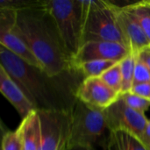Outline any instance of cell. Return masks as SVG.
<instances>
[{
	"instance_id": "cell-1",
	"label": "cell",
	"mask_w": 150,
	"mask_h": 150,
	"mask_svg": "<svg viewBox=\"0 0 150 150\" xmlns=\"http://www.w3.org/2000/svg\"><path fill=\"white\" fill-rule=\"evenodd\" d=\"M0 66L18 85L37 111L70 112L83 75L75 69L51 76L0 45Z\"/></svg>"
},
{
	"instance_id": "cell-2",
	"label": "cell",
	"mask_w": 150,
	"mask_h": 150,
	"mask_svg": "<svg viewBox=\"0 0 150 150\" xmlns=\"http://www.w3.org/2000/svg\"><path fill=\"white\" fill-rule=\"evenodd\" d=\"M15 30L39 60L43 69L57 76L72 69L71 57L67 53L55 22L43 5L17 11Z\"/></svg>"
},
{
	"instance_id": "cell-3",
	"label": "cell",
	"mask_w": 150,
	"mask_h": 150,
	"mask_svg": "<svg viewBox=\"0 0 150 150\" xmlns=\"http://www.w3.org/2000/svg\"><path fill=\"white\" fill-rule=\"evenodd\" d=\"M81 3L82 45L89 41H110L120 43L129 48L118 19L120 6L105 0H81Z\"/></svg>"
},
{
	"instance_id": "cell-4",
	"label": "cell",
	"mask_w": 150,
	"mask_h": 150,
	"mask_svg": "<svg viewBox=\"0 0 150 150\" xmlns=\"http://www.w3.org/2000/svg\"><path fill=\"white\" fill-rule=\"evenodd\" d=\"M110 130L104 111L76 99L70 111L68 147L107 150Z\"/></svg>"
},
{
	"instance_id": "cell-5",
	"label": "cell",
	"mask_w": 150,
	"mask_h": 150,
	"mask_svg": "<svg viewBox=\"0 0 150 150\" xmlns=\"http://www.w3.org/2000/svg\"><path fill=\"white\" fill-rule=\"evenodd\" d=\"M43 5L54 18L64 47L72 61L82 46L81 0H43Z\"/></svg>"
},
{
	"instance_id": "cell-6",
	"label": "cell",
	"mask_w": 150,
	"mask_h": 150,
	"mask_svg": "<svg viewBox=\"0 0 150 150\" xmlns=\"http://www.w3.org/2000/svg\"><path fill=\"white\" fill-rule=\"evenodd\" d=\"M41 124L40 150H65L69 134L70 112L38 111Z\"/></svg>"
},
{
	"instance_id": "cell-7",
	"label": "cell",
	"mask_w": 150,
	"mask_h": 150,
	"mask_svg": "<svg viewBox=\"0 0 150 150\" xmlns=\"http://www.w3.org/2000/svg\"><path fill=\"white\" fill-rule=\"evenodd\" d=\"M104 112L110 131L123 130L142 141L145 128L149 121L145 113L131 108L120 97Z\"/></svg>"
},
{
	"instance_id": "cell-8",
	"label": "cell",
	"mask_w": 150,
	"mask_h": 150,
	"mask_svg": "<svg viewBox=\"0 0 150 150\" xmlns=\"http://www.w3.org/2000/svg\"><path fill=\"white\" fill-rule=\"evenodd\" d=\"M17 11L0 8V45L32 66L42 69L39 60L15 30Z\"/></svg>"
},
{
	"instance_id": "cell-9",
	"label": "cell",
	"mask_w": 150,
	"mask_h": 150,
	"mask_svg": "<svg viewBox=\"0 0 150 150\" xmlns=\"http://www.w3.org/2000/svg\"><path fill=\"white\" fill-rule=\"evenodd\" d=\"M131 53L126 46L110 41H89L83 44L71 61L72 68L80 63L96 60L121 62Z\"/></svg>"
},
{
	"instance_id": "cell-10",
	"label": "cell",
	"mask_w": 150,
	"mask_h": 150,
	"mask_svg": "<svg viewBox=\"0 0 150 150\" xmlns=\"http://www.w3.org/2000/svg\"><path fill=\"white\" fill-rule=\"evenodd\" d=\"M120 97V94L107 86L100 77L84 78L76 91L77 99L101 111L110 107Z\"/></svg>"
},
{
	"instance_id": "cell-11",
	"label": "cell",
	"mask_w": 150,
	"mask_h": 150,
	"mask_svg": "<svg viewBox=\"0 0 150 150\" xmlns=\"http://www.w3.org/2000/svg\"><path fill=\"white\" fill-rule=\"evenodd\" d=\"M118 19L131 52L138 54L143 48L149 47V40L132 13L124 7H120L118 12Z\"/></svg>"
},
{
	"instance_id": "cell-12",
	"label": "cell",
	"mask_w": 150,
	"mask_h": 150,
	"mask_svg": "<svg viewBox=\"0 0 150 150\" xmlns=\"http://www.w3.org/2000/svg\"><path fill=\"white\" fill-rule=\"evenodd\" d=\"M0 91L15 108L21 120L27 117L35 107L26 98L10 75L0 66Z\"/></svg>"
},
{
	"instance_id": "cell-13",
	"label": "cell",
	"mask_w": 150,
	"mask_h": 150,
	"mask_svg": "<svg viewBox=\"0 0 150 150\" xmlns=\"http://www.w3.org/2000/svg\"><path fill=\"white\" fill-rule=\"evenodd\" d=\"M19 133L23 150H40L41 143V124L37 110L23 119L17 128Z\"/></svg>"
},
{
	"instance_id": "cell-14",
	"label": "cell",
	"mask_w": 150,
	"mask_h": 150,
	"mask_svg": "<svg viewBox=\"0 0 150 150\" xmlns=\"http://www.w3.org/2000/svg\"><path fill=\"white\" fill-rule=\"evenodd\" d=\"M107 150H148L142 142L134 135L123 131H110Z\"/></svg>"
},
{
	"instance_id": "cell-15",
	"label": "cell",
	"mask_w": 150,
	"mask_h": 150,
	"mask_svg": "<svg viewBox=\"0 0 150 150\" xmlns=\"http://www.w3.org/2000/svg\"><path fill=\"white\" fill-rule=\"evenodd\" d=\"M123 7L135 17L150 41V0L133 3Z\"/></svg>"
},
{
	"instance_id": "cell-16",
	"label": "cell",
	"mask_w": 150,
	"mask_h": 150,
	"mask_svg": "<svg viewBox=\"0 0 150 150\" xmlns=\"http://www.w3.org/2000/svg\"><path fill=\"white\" fill-rule=\"evenodd\" d=\"M116 62L107 60H96L80 63L73 67L76 70L80 72L84 78L88 77H100L107 69L116 64Z\"/></svg>"
},
{
	"instance_id": "cell-17",
	"label": "cell",
	"mask_w": 150,
	"mask_h": 150,
	"mask_svg": "<svg viewBox=\"0 0 150 150\" xmlns=\"http://www.w3.org/2000/svg\"><path fill=\"white\" fill-rule=\"evenodd\" d=\"M137 61V54L131 52L120 62L121 75H122V91L121 95L130 92L133 87L134 69Z\"/></svg>"
},
{
	"instance_id": "cell-18",
	"label": "cell",
	"mask_w": 150,
	"mask_h": 150,
	"mask_svg": "<svg viewBox=\"0 0 150 150\" xmlns=\"http://www.w3.org/2000/svg\"><path fill=\"white\" fill-rule=\"evenodd\" d=\"M100 78L102 81L109 86L115 92L121 95L122 91V75H121V68L120 62H117L109 69H107Z\"/></svg>"
},
{
	"instance_id": "cell-19",
	"label": "cell",
	"mask_w": 150,
	"mask_h": 150,
	"mask_svg": "<svg viewBox=\"0 0 150 150\" xmlns=\"http://www.w3.org/2000/svg\"><path fill=\"white\" fill-rule=\"evenodd\" d=\"M120 98L126 102L127 105L134 109L137 112L145 113L147 110L150 108V100L143 98L140 96H137L132 92H127L120 95Z\"/></svg>"
},
{
	"instance_id": "cell-20",
	"label": "cell",
	"mask_w": 150,
	"mask_h": 150,
	"mask_svg": "<svg viewBox=\"0 0 150 150\" xmlns=\"http://www.w3.org/2000/svg\"><path fill=\"white\" fill-rule=\"evenodd\" d=\"M2 150H23L22 141L18 130L6 131L4 134Z\"/></svg>"
},
{
	"instance_id": "cell-21",
	"label": "cell",
	"mask_w": 150,
	"mask_h": 150,
	"mask_svg": "<svg viewBox=\"0 0 150 150\" xmlns=\"http://www.w3.org/2000/svg\"><path fill=\"white\" fill-rule=\"evenodd\" d=\"M41 0H1L0 8H9L15 11L32 8L40 4Z\"/></svg>"
},
{
	"instance_id": "cell-22",
	"label": "cell",
	"mask_w": 150,
	"mask_h": 150,
	"mask_svg": "<svg viewBox=\"0 0 150 150\" xmlns=\"http://www.w3.org/2000/svg\"><path fill=\"white\" fill-rule=\"evenodd\" d=\"M144 83H150V71L148 67L137 57L134 69L133 86Z\"/></svg>"
},
{
	"instance_id": "cell-23",
	"label": "cell",
	"mask_w": 150,
	"mask_h": 150,
	"mask_svg": "<svg viewBox=\"0 0 150 150\" xmlns=\"http://www.w3.org/2000/svg\"><path fill=\"white\" fill-rule=\"evenodd\" d=\"M130 92L150 100V83H144L134 85Z\"/></svg>"
},
{
	"instance_id": "cell-24",
	"label": "cell",
	"mask_w": 150,
	"mask_h": 150,
	"mask_svg": "<svg viewBox=\"0 0 150 150\" xmlns=\"http://www.w3.org/2000/svg\"><path fill=\"white\" fill-rule=\"evenodd\" d=\"M137 57L148 67L150 71V46L141 50L137 54Z\"/></svg>"
},
{
	"instance_id": "cell-25",
	"label": "cell",
	"mask_w": 150,
	"mask_h": 150,
	"mask_svg": "<svg viewBox=\"0 0 150 150\" xmlns=\"http://www.w3.org/2000/svg\"><path fill=\"white\" fill-rule=\"evenodd\" d=\"M142 142L143 145L146 147V149L148 150H150V120L145 128L143 136L142 138Z\"/></svg>"
},
{
	"instance_id": "cell-26",
	"label": "cell",
	"mask_w": 150,
	"mask_h": 150,
	"mask_svg": "<svg viewBox=\"0 0 150 150\" xmlns=\"http://www.w3.org/2000/svg\"><path fill=\"white\" fill-rule=\"evenodd\" d=\"M65 150H97L94 149H88V148H83V147H67Z\"/></svg>"
}]
</instances>
